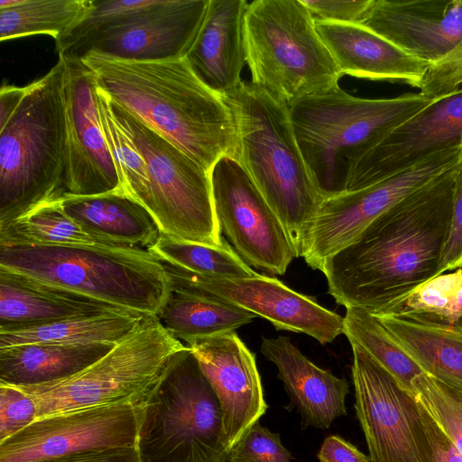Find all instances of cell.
<instances>
[{
	"mask_svg": "<svg viewBox=\"0 0 462 462\" xmlns=\"http://www.w3.org/2000/svg\"><path fill=\"white\" fill-rule=\"evenodd\" d=\"M460 165L400 200L325 260L320 271L338 305L377 313L439 276Z\"/></svg>",
	"mask_w": 462,
	"mask_h": 462,
	"instance_id": "1",
	"label": "cell"
},
{
	"mask_svg": "<svg viewBox=\"0 0 462 462\" xmlns=\"http://www.w3.org/2000/svg\"><path fill=\"white\" fill-rule=\"evenodd\" d=\"M81 60L111 100L206 171L223 156L236 159L237 135L228 105L185 59L127 61L88 54Z\"/></svg>",
	"mask_w": 462,
	"mask_h": 462,
	"instance_id": "2",
	"label": "cell"
},
{
	"mask_svg": "<svg viewBox=\"0 0 462 462\" xmlns=\"http://www.w3.org/2000/svg\"><path fill=\"white\" fill-rule=\"evenodd\" d=\"M430 101L420 93L363 98L337 86L289 106L298 146L322 199L346 192L361 158Z\"/></svg>",
	"mask_w": 462,
	"mask_h": 462,
	"instance_id": "3",
	"label": "cell"
},
{
	"mask_svg": "<svg viewBox=\"0 0 462 462\" xmlns=\"http://www.w3.org/2000/svg\"><path fill=\"white\" fill-rule=\"evenodd\" d=\"M235 122L236 159L282 222L295 257L323 200L298 146L288 107L252 82L224 97Z\"/></svg>",
	"mask_w": 462,
	"mask_h": 462,
	"instance_id": "4",
	"label": "cell"
},
{
	"mask_svg": "<svg viewBox=\"0 0 462 462\" xmlns=\"http://www.w3.org/2000/svg\"><path fill=\"white\" fill-rule=\"evenodd\" d=\"M64 61L32 82L0 128V227L65 194Z\"/></svg>",
	"mask_w": 462,
	"mask_h": 462,
	"instance_id": "5",
	"label": "cell"
},
{
	"mask_svg": "<svg viewBox=\"0 0 462 462\" xmlns=\"http://www.w3.org/2000/svg\"><path fill=\"white\" fill-rule=\"evenodd\" d=\"M0 267L143 316H157L171 292L162 262L134 246L0 247Z\"/></svg>",
	"mask_w": 462,
	"mask_h": 462,
	"instance_id": "6",
	"label": "cell"
},
{
	"mask_svg": "<svg viewBox=\"0 0 462 462\" xmlns=\"http://www.w3.org/2000/svg\"><path fill=\"white\" fill-rule=\"evenodd\" d=\"M136 406L141 462H226L221 406L189 346L172 355Z\"/></svg>",
	"mask_w": 462,
	"mask_h": 462,
	"instance_id": "7",
	"label": "cell"
},
{
	"mask_svg": "<svg viewBox=\"0 0 462 462\" xmlns=\"http://www.w3.org/2000/svg\"><path fill=\"white\" fill-rule=\"evenodd\" d=\"M252 83L289 107L338 86L341 72L301 0H255L244 22Z\"/></svg>",
	"mask_w": 462,
	"mask_h": 462,
	"instance_id": "8",
	"label": "cell"
},
{
	"mask_svg": "<svg viewBox=\"0 0 462 462\" xmlns=\"http://www.w3.org/2000/svg\"><path fill=\"white\" fill-rule=\"evenodd\" d=\"M156 316L135 328L97 361L66 379L22 386L38 418L97 406L137 405L157 382L173 354L183 348Z\"/></svg>",
	"mask_w": 462,
	"mask_h": 462,
	"instance_id": "9",
	"label": "cell"
},
{
	"mask_svg": "<svg viewBox=\"0 0 462 462\" xmlns=\"http://www.w3.org/2000/svg\"><path fill=\"white\" fill-rule=\"evenodd\" d=\"M110 106L146 162L148 195L143 207L161 234L180 241L221 245L225 238L214 209L209 171L111 98Z\"/></svg>",
	"mask_w": 462,
	"mask_h": 462,
	"instance_id": "10",
	"label": "cell"
},
{
	"mask_svg": "<svg viewBox=\"0 0 462 462\" xmlns=\"http://www.w3.org/2000/svg\"><path fill=\"white\" fill-rule=\"evenodd\" d=\"M355 410L372 462H432L416 396L350 343Z\"/></svg>",
	"mask_w": 462,
	"mask_h": 462,
	"instance_id": "11",
	"label": "cell"
},
{
	"mask_svg": "<svg viewBox=\"0 0 462 462\" xmlns=\"http://www.w3.org/2000/svg\"><path fill=\"white\" fill-rule=\"evenodd\" d=\"M461 163L462 148L442 151L368 187L323 199L301 257L320 271L327 258L348 245L380 215Z\"/></svg>",
	"mask_w": 462,
	"mask_h": 462,
	"instance_id": "12",
	"label": "cell"
},
{
	"mask_svg": "<svg viewBox=\"0 0 462 462\" xmlns=\"http://www.w3.org/2000/svg\"><path fill=\"white\" fill-rule=\"evenodd\" d=\"M221 229L250 267L282 275L295 257L282 222L240 162L221 157L209 171Z\"/></svg>",
	"mask_w": 462,
	"mask_h": 462,
	"instance_id": "13",
	"label": "cell"
},
{
	"mask_svg": "<svg viewBox=\"0 0 462 462\" xmlns=\"http://www.w3.org/2000/svg\"><path fill=\"white\" fill-rule=\"evenodd\" d=\"M162 265L171 290L221 299L264 318L277 330L304 333L321 344L344 334V317L276 278L260 273L249 278H220L194 273L168 263L162 262Z\"/></svg>",
	"mask_w": 462,
	"mask_h": 462,
	"instance_id": "14",
	"label": "cell"
},
{
	"mask_svg": "<svg viewBox=\"0 0 462 462\" xmlns=\"http://www.w3.org/2000/svg\"><path fill=\"white\" fill-rule=\"evenodd\" d=\"M136 405L73 410L38 418L0 442V462H38L94 449L135 447Z\"/></svg>",
	"mask_w": 462,
	"mask_h": 462,
	"instance_id": "15",
	"label": "cell"
},
{
	"mask_svg": "<svg viewBox=\"0 0 462 462\" xmlns=\"http://www.w3.org/2000/svg\"><path fill=\"white\" fill-rule=\"evenodd\" d=\"M59 58L65 67V194L93 196L125 190L101 125L97 76L79 59Z\"/></svg>",
	"mask_w": 462,
	"mask_h": 462,
	"instance_id": "16",
	"label": "cell"
},
{
	"mask_svg": "<svg viewBox=\"0 0 462 462\" xmlns=\"http://www.w3.org/2000/svg\"><path fill=\"white\" fill-rule=\"evenodd\" d=\"M453 148H462V88L431 99L362 157L351 172L346 192Z\"/></svg>",
	"mask_w": 462,
	"mask_h": 462,
	"instance_id": "17",
	"label": "cell"
},
{
	"mask_svg": "<svg viewBox=\"0 0 462 462\" xmlns=\"http://www.w3.org/2000/svg\"><path fill=\"white\" fill-rule=\"evenodd\" d=\"M187 346L219 401L230 450L268 408L254 354L235 331L197 338Z\"/></svg>",
	"mask_w": 462,
	"mask_h": 462,
	"instance_id": "18",
	"label": "cell"
},
{
	"mask_svg": "<svg viewBox=\"0 0 462 462\" xmlns=\"http://www.w3.org/2000/svg\"><path fill=\"white\" fill-rule=\"evenodd\" d=\"M360 24L431 65L462 41V0H373Z\"/></svg>",
	"mask_w": 462,
	"mask_h": 462,
	"instance_id": "19",
	"label": "cell"
},
{
	"mask_svg": "<svg viewBox=\"0 0 462 462\" xmlns=\"http://www.w3.org/2000/svg\"><path fill=\"white\" fill-rule=\"evenodd\" d=\"M209 0H169L162 8L90 45L97 54L127 61L185 59L204 21Z\"/></svg>",
	"mask_w": 462,
	"mask_h": 462,
	"instance_id": "20",
	"label": "cell"
},
{
	"mask_svg": "<svg viewBox=\"0 0 462 462\" xmlns=\"http://www.w3.org/2000/svg\"><path fill=\"white\" fill-rule=\"evenodd\" d=\"M260 350L277 367L290 399L286 409L298 411L302 429H329L336 419L346 414V379L316 365L289 337H263Z\"/></svg>",
	"mask_w": 462,
	"mask_h": 462,
	"instance_id": "21",
	"label": "cell"
},
{
	"mask_svg": "<svg viewBox=\"0 0 462 462\" xmlns=\"http://www.w3.org/2000/svg\"><path fill=\"white\" fill-rule=\"evenodd\" d=\"M315 25L341 75L418 88L430 66L362 24L315 21Z\"/></svg>",
	"mask_w": 462,
	"mask_h": 462,
	"instance_id": "22",
	"label": "cell"
},
{
	"mask_svg": "<svg viewBox=\"0 0 462 462\" xmlns=\"http://www.w3.org/2000/svg\"><path fill=\"white\" fill-rule=\"evenodd\" d=\"M245 0H209L199 34L185 57L192 72L222 97L243 82L246 63L244 22Z\"/></svg>",
	"mask_w": 462,
	"mask_h": 462,
	"instance_id": "23",
	"label": "cell"
},
{
	"mask_svg": "<svg viewBox=\"0 0 462 462\" xmlns=\"http://www.w3.org/2000/svg\"><path fill=\"white\" fill-rule=\"evenodd\" d=\"M124 311L128 310L0 267V332Z\"/></svg>",
	"mask_w": 462,
	"mask_h": 462,
	"instance_id": "24",
	"label": "cell"
},
{
	"mask_svg": "<svg viewBox=\"0 0 462 462\" xmlns=\"http://www.w3.org/2000/svg\"><path fill=\"white\" fill-rule=\"evenodd\" d=\"M60 202L84 231L109 245L148 249L161 236L149 211L125 190L93 196L65 194Z\"/></svg>",
	"mask_w": 462,
	"mask_h": 462,
	"instance_id": "25",
	"label": "cell"
},
{
	"mask_svg": "<svg viewBox=\"0 0 462 462\" xmlns=\"http://www.w3.org/2000/svg\"><path fill=\"white\" fill-rule=\"evenodd\" d=\"M374 315L424 373L462 392V322Z\"/></svg>",
	"mask_w": 462,
	"mask_h": 462,
	"instance_id": "26",
	"label": "cell"
},
{
	"mask_svg": "<svg viewBox=\"0 0 462 462\" xmlns=\"http://www.w3.org/2000/svg\"><path fill=\"white\" fill-rule=\"evenodd\" d=\"M115 345L28 343L0 348V383L22 387L66 379L97 361Z\"/></svg>",
	"mask_w": 462,
	"mask_h": 462,
	"instance_id": "27",
	"label": "cell"
},
{
	"mask_svg": "<svg viewBox=\"0 0 462 462\" xmlns=\"http://www.w3.org/2000/svg\"><path fill=\"white\" fill-rule=\"evenodd\" d=\"M156 317L170 335L188 343L236 331L257 316L213 296L171 290Z\"/></svg>",
	"mask_w": 462,
	"mask_h": 462,
	"instance_id": "28",
	"label": "cell"
},
{
	"mask_svg": "<svg viewBox=\"0 0 462 462\" xmlns=\"http://www.w3.org/2000/svg\"><path fill=\"white\" fill-rule=\"evenodd\" d=\"M143 315L124 311L81 316L23 330L0 332V348L28 343L116 344Z\"/></svg>",
	"mask_w": 462,
	"mask_h": 462,
	"instance_id": "29",
	"label": "cell"
},
{
	"mask_svg": "<svg viewBox=\"0 0 462 462\" xmlns=\"http://www.w3.org/2000/svg\"><path fill=\"white\" fill-rule=\"evenodd\" d=\"M60 199L42 205L25 216L1 226L0 247L14 245H109L84 231L65 212Z\"/></svg>",
	"mask_w": 462,
	"mask_h": 462,
	"instance_id": "30",
	"label": "cell"
},
{
	"mask_svg": "<svg viewBox=\"0 0 462 462\" xmlns=\"http://www.w3.org/2000/svg\"><path fill=\"white\" fill-rule=\"evenodd\" d=\"M92 0H22L0 9L1 42L35 34L54 41L67 32L88 11Z\"/></svg>",
	"mask_w": 462,
	"mask_h": 462,
	"instance_id": "31",
	"label": "cell"
},
{
	"mask_svg": "<svg viewBox=\"0 0 462 462\" xmlns=\"http://www.w3.org/2000/svg\"><path fill=\"white\" fill-rule=\"evenodd\" d=\"M344 334L349 343L361 346L408 392L415 395L412 380L424 374V371L375 315L363 309L346 308Z\"/></svg>",
	"mask_w": 462,
	"mask_h": 462,
	"instance_id": "32",
	"label": "cell"
},
{
	"mask_svg": "<svg viewBox=\"0 0 462 462\" xmlns=\"http://www.w3.org/2000/svg\"><path fill=\"white\" fill-rule=\"evenodd\" d=\"M158 260L194 273L220 278H249L257 274L224 240L219 246L172 239L161 234L147 249Z\"/></svg>",
	"mask_w": 462,
	"mask_h": 462,
	"instance_id": "33",
	"label": "cell"
},
{
	"mask_svg": "<svg viewBox=\"0 0 462 462\" xmlns=\"http://www.w3.org/2000/svg\"><path fill=\"white\" fill-rule=\"evenodd\" d=\"M102 128L123 188L143 206L148 195V171L144 158L113 115L109 97L98 88Z\"/></svg>",
	"mask_w": 462,
	"mask_h": 462,
	"instance_id": "34",
	"label": "cell"
},
{
	"mask_svg": "<svg viewBox=\"0 0 462 462\" xmlns=\"http://www.w3.org/2000/svg\"><path fill=\"white\" fill-rule=\"evenodd\" d=\"M461 282L462 267L428 281L404 298L373 314L410 315L432 320L456 322L453 317V302Z\"/></svg>",
	"mask_w": 462,
	"mask_h": 462,
	"instance_id": "35",
	"label": "cell"
},
{
	"mask_svg": "<svg viewBox=\"0 0 462 462\" xmlns=\"http://www.w3.org/2000/svg\"><path fill=\"white\" fill-rule=\"evenodd\" d=\"M416 400L462 454V392L424 373L412 380Z\"/></svg>",
	"mask_w": 462,
	"mask_h": 462,
	"instance_id": "36",
	"label": "cell"
},
{
	"mask_svg": "<svg viewBox=\"0 0 462 462\" xmlns=\"http://www.w3.org/2000/svg\"><path fill=\"white\" fill-rule=\"evenodd\" d=\"M292 459L279 433L272 432L257 421L229 450L226 462H291Z\"/></svg>",
	"mask_w": 462,
	"mask_h": 462,
	"instance_id": "37",
	"label": "cell"
},
{
	"mask_svg": "<svg viewBox=\"0 0 462 462\" xmlns=\"http://www.w3.org/2000/svg\"><path fill=\"white\" fill-rule=\"evenodd\" d=\"M38 419L33 399L21 388L0 383V442Z\"/></svg>",
	"mask_w": 462,
	"mask_h": 462,
	"instance_id": "38",
	"label": "cell"
},
{
	"mask_svg": "<svg viewBox=\"0 0 462 462\" xmlns=\"http://www.w3.org/2000/svg\"><path fill=\"white\" fill-rule=\"evenodd\" d=\"M418 88L430 99L462 88V41L443 59L429 67Z\"/></svg>",
	"mask_w": 462,
	"mask_h": 462,
	"instance_id": "39",
	"label": "cell"
},
{
	"mask_svg": "<svg viewBox=\"0 0 462 462\" xmlns=\"http://www.w3.org/2000/svg\"><path fill=\"white\" fill-rule=\"evenodd\" d=\"M462 267V163L455 177L452 210L448 236L442 251L439 275Z\"/></svg>",
	"mask_w": 462,
	"mask_h": 462,
	"instance_id": "40",
	"label": "cell"
},
{
	"mask_svg": "<svg viewBox=\"0 0 462 462\" xmlns=\"http://www.w3.org/2000/svg\"><path fill=\"white\" fill-rule=\"evenodd\" d=\"M301 2L315 21L360 24L373 0H301Z\"/></svg>",
	"mask_w": 462,
	"mask_h": 462,
	"instance_id": "41",
	"label": "cell"
},
{
	"mask_svg": "<svg viewBox=\"0 0 462 462\" xmlns=\"http://www.w3.org/2000/svg\"><path fill=\"white\" fill-rule=\"evenodd\" d=\"M417 402L431 451L432 462H462V454L452 439L439 427L421 403L418 401Z\"/></svg>",
	"mask_w": 462,
	"mask_h": 462,
	"instance_id": "42",
	"label": "cell"
},
{
	"mask_svg": "<svg viewBox=\"0 0 462 462\" xmlns=\"http://www.w3.org/2000/svg\"><path fill=\"white\" fill-rule=\"evenodd\" d=\"M38 462H141L136 447L107 448Z\"/></svg>",
	"mask_w": 462,
	"mask_h": 462,
	"instance_id": "43",
	"label": "cell"
},
{
	"mask_svg": "<svg viewBox=\"0 0 462 462\" xmlns=\"http://www.w3.org/2000/svg\"><path fill=\"white\" fill-rule=\"evenodd\" d=\"M317 457L319 462H372L369 455L338 435H329L324 439Z\"/></svg>",
	"mask_w": 462,
	"mask_h": 462,
	"instance_id": "44",
	"label": "cell"
},
{
	"mask_svg": "<svg viewBox=\"0 0 462 462\" xmlns=\"http://www.w3.org/2000/svg\"><path fill=\"white\" fill-rule=\"evenodd\" d=\"M30 85L16 87L2 85L0 90V128L11 119L28 94Z\"/></svg>",
	"mask_w": 462,
	"mask_h": 462,
	"instance_id": "45",
	"label": "cell"
},
{
	"mask_svg": "<svg viewBox=\"0 0 462 462\" xmlns=\"http://www.w3.org/2000/svg\"><path fill=\"white\" fill-rule=\"evenodd\" d=\"M453 317L456 322H462V282L455 294L453 302Z\"/></svg>",
	"mask_w": 462,
	"mask_h": 462,
	"instance_id": "46",
	"label": "cell"
}]
</instances>
